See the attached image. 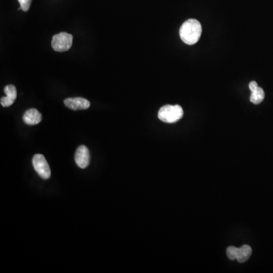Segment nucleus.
<instances>
[{
  "mask_svg": "<svg viewBox=\"0 0 273 273\" xmlns=\"http://www.w3.org/2000/svg\"><path fill=\"white\" fill-rule=\"evenodd\" d=\"M202 33L201 23L196 19H189L183 23L179 30L180 37L188 45H194L199 41Z\"/></svg>",
  "mask_w": 273,
  "mask_h": 273,
  "instance_id": "1",
  "label": "nucleus"
},
{
  "mask_svg": "<svg viewBox=\"0 0 273 273\" xmlns=\"http://www.w3.org/2000/svg\"><path fill=\"white\" fill-rule=\"evenodd\" d=\"M183 114V109L180 105H166L159 109L158 117L163 122L172 124L179 121Z\"/></svg>",
  "mask_w": 273,
  "mask_h": 273,
  "instance_id": "2",
  "label": "nucleus"
},
{
  "mask_svg": "<svg viewBox=\"0 0 273 273\" xmlns=\"http://www.w3.org/2000/svg\"><path fill=\"white\" fill-rule=\"evenodd\" d=\"M73 43V36L66 32H60L53 36L52 47L56 52H66L71 48Z\"/></svg>",
  "mask_w": 273,
  "mask_h": 273,
  "instance_id": "3",
  "label": "nucleus"
},
{
  "mask_svg": "<svg viewBox=\"0 0 273 273\" xmlns=\"http://www.w3.org/2000/svg\"><path fill=\"white\" fill-rule=\"evenodd\" d=\"M32 164L35 171L43 179H49L51 175V169L47 161L42 154H36L32 159Z\"/></svg>",
  "mask_w": 273,
  "mask_h": 273,
  "instance_id": "4",
  "label": "nucleus"
},
{
  "mask_svg": "<svg viewBox=\"0 0 273 273\" xmlns=\"http://www.w3.org/2000/svg\"><path fill=\"white\" fill-rule=\"evenodd\" d=\"M64 104L66 107L72 110H85L90 108V102L83 97H71L66 99Z\"/></svg>",
  "mask_w": 273,
  "mask_h": 273,
  "instance_id": "5",
  "label": "nucleus"
},
{
  "mask_svg": "<svg viewBox=\"0 0 273 273\" xmlns=\"http://www.w3.org/2000/svg\"><path fill=\"white\" fill-rule=\"evenodd\" d=\"M75 163L78 167L85 169L90 164V156L88 148L85 145L80 146L75 153Z\"/></svg>",
  "mask_w": 273,
  "mask_h": 273,
  "instance_id": "6",
  "label": "nucleus"
},
{
  "mask_svg": "<svg viewBox=\"0 0 273 273\" xmlns=\"http://www.w3.org/2000/svg\"><path fill=\"white\" fill-rule=\"evenodd\" d=\"M5 97L1 98V105L3 107H9L12 104L14 103L17 97V90H16V86L13 85H9L5 86L4 89Z\"/></svg>",
  "mask_w": 273,
  "mask_h": 273,
  "instance_id": "7",
  "label": "nucleus"
},
{
  "mask_svg": "<svg viewBox=\"0 0 273 273\" xmlns=\"http://www.w3.org/2000/svg\"><path fill=\"white\" fill-rule=\"evenodd\" d=\"M249 88L251 91V102L255 105L261 103L265 98V92L261 87L258 86L256 82H251L249 84Z\"/></svg>",
  "mask_w": 273,
  "mask_h": 273,
  "instance_id": "8",
  "label": "nucleus"
},
{
  "mask_svg": "<svg viewBox=\"0 0 273 273\" xmlns=\"http://www.w3.org/2000/svg\"><path fill=\"white\" fill-rule=\"evenodd\" d=\"M23 121L26 125H38L42 121L41 113L36 109H28L23 116Z\"/></svg>",
  "mask_w": 273,
  "mask_h": 273,
  "instance_id": "9",
  "label": "nucleus"
},
{
  "mask_svg": "<svg viewBox=\"0 0 273 273\" xmlns=\"http://www.w3.org/2000/svg\"><path fill=\"white\" fill-rule=\"evenodd\" d=\"M252 249L249 245H243L241 247L237 248L236 253V259L239 263H244L251 257Z\"/></svg>",
  "mask_w": 273,
  "mask_h": 273,
  "instance_id": "10",
  "label": "nucleus"
},
{
  "mask_svg": "<svg viewBox=\"0 0 273 273\" xmlns=\"http://www.w3.org/2000/svg\"><path fill=\"white\" fill-rule=\"evenodd\" d=\"M237 248L238 247H232V246L227 248V256H228V259H231V260L236 259Z\"/></svg>",
  "mask_w": 273,
  "mask_h": 273,
  "instance_id": "11",
  "label": "nucleus"
},
{
  "mask_svg": "<svg viewBox=\"0 0 273 273\" xmlns=\"http://www.w3.org/2000/svg\"><path fill=\"white\" fill-rule=\"evenodd\" d=\"M21 5V9L24 12H28L29 10L31 5H32V0H17Z\"/></svg>",
  "mask_w": 273,
  "mask_h": 273,
  "instance_id": "12",
  "label": "nucleus"
}]
</instances>
